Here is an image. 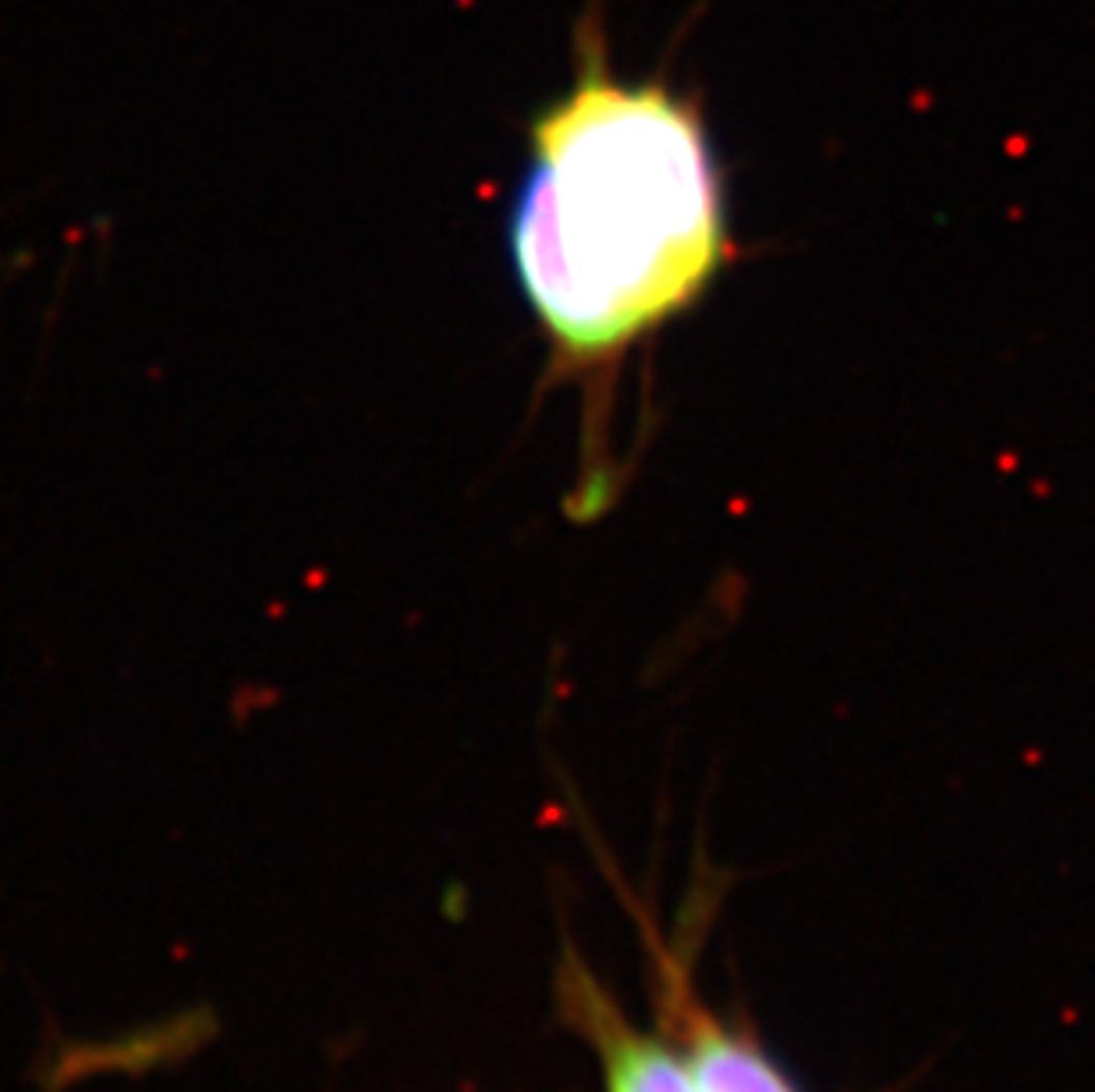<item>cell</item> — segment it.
I'll use <instances>...</instances> for the list:
<instances>
[{"instance_id":"1","label":"cell","mask_w":1095,"mask_h":1092,"mask_svg":"<svg viewBox=\"0 0 1095 1092\" xmlns=\"http://www.w3.org/2000/svg\"><path fill=\"white\" fill-rule=\"evenodd\" d=\"M507 239L517 287L567 376L614 372L734 262L699 92L617 75L596 11L579 25L567 89L529 121Z\"/></svg>"},{"instance_id":"2","label":"cell","mask_w":1095,"mask_h":1092,"mask_svg":"<svg viewBox=\"0 0 1095 1092\" xmlns=\"http://www.w3.org/2000/svg\"><path fill=\"white\" fill-rule=\"evenodd\" d=\"M642 940L649 951V1001L656 1026L670 1032L692 1068L702 1092H802L797 1082L777 1064L749 1026H737L709 1001L695 983V951L702 929L681 926L677 940H664L649 919L639 916Z\"/></svg>"},{"instance_id":"3","label":"cell","mask_w":1095,"mask_h":1092,"mask_svg":"<svg viewBox=\"0 0 1095 1092\" xmlns=\"http://www.w3.org/2000/svg\"><path fill=\"white\" fill-rule=\"evenodd\" d=\"M554 1004L596 1057L599 1092H702L670 1032L635 1021L571 936L560 940Z\"/></svg>"}]
</instances>
